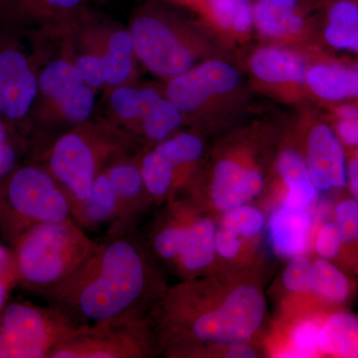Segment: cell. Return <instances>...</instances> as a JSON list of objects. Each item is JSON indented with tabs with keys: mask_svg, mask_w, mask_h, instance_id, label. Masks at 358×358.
<instances>
[{
	"mask_svg": "<svg viewBox=\"0 0 358 358\" xmlns=\"http://www.w3.org/2000/svg\"><path fill=\"white\" fill-rule=\"evenodd\" d=\"M166 292L154 257L134 231L96 241L81 267L44 296L78 327L148 317Z\"/></svg>",
	"mask_w": 358,
	"mask_h": 358,
	"instance_id": "6da1fadb",
	"label": "cell"
},
{
	"mask_svg": "<svg viewBox=\"0 0 358 358\" xmlns=\"http://www.w3.org/2000/svg\"><path fill=\"white\" fill-rule=\"evenodd\" d=\"M264 315L265 299L256 287L238 286L212 307L205 285L190 281L166 291L148 317L159 346L173 357H190L201 345L246 341Z\"/></svg>",
	"mask_w": 358,
	"mask_h": 358,
	"instance_id": "7a4b0ae2",
	"label": "cell"
},
{
	"mask_svg": "<svg viewBox=\"0 0 358 358\" xmlns=\"http://www.w3.org/2000/svg\"><path fill=\"white\" fill-rule=\"evenodd\" d=\"M129 136L102 117L58 134L42 164L61 186L73 212L88 197L99 174L122 155L138 152Z\"/></svg>",
	"mask_w": 358,
	"mask_h": 358,
	"instance_id": "3957f363",
	"label": "cell"
},
{
	"mask_svg": "<svg viewBox=\"0 0 358 358\" xmlns=\"http://www.w3.org/2000/svg\"><path fill=\"white\" fill-rule=\"evenodd\" d=\"M59 38L62 54L96 92L133 83L138 59L127 26L89 8Z\"/></svg>",
	"mask_w": 358,
	"mask_h": 358,
	"instance_id": "277c9868",
	"label": "cell"
},
{
	"mask_svg": "<svg viewBox=\"0 0 358 358\" xmlns=\"http://www.w3.org/2000/svg\"><path fill=\"white\" fill-rule=\"evenodd\" d=\"M95 245L73 218L35 224L16 238V275L44 296L74 274Z\"/></svg>",
	"mask_w": 358,
	"mask_h": 358,
	"instance_id": "5b68a950",
	"label": "cell"
},
{
	"mask_svg": "<svg viewBox=\"0 0 358 358\" xmlns=\"http://www.w3.org/2000/svg\"><path fill=\"white\" fill-rule=\"evenodd\" d=\"M157 346L150 317H124L75 327L50 358H145Z\"/></svg>",
	"mask_w": 358,
	"mask_h": 358,
	"instance_id": "8992f818",
	"label": "cell"
},
{
	"mask_svg": "<svg viewBox=\"0 0 358 358\" xmlns=\"http://www.w3.org/2000/svg\"><path fill=\"white\" fill-rule=\"evenodd\" d=\"M38 83L34 110L53 129L62 133L95 117L96 91L64 54L47 61L38 70Z\"/></svg>",
	"mask_w": 358,
	"mask_h": 358,
	"instance_id": "52a82bcc",
	"label": "cell"
},
{
	"mask_svg": "<svg viewBox=\"0 0 358 358\" xmlns=\"http://www.w3.org/2000/svg\"><path fill=\"white\" fill-rule=\"evenodd\" d=\"M74 329L51 306L10 303L0 312V358H50Z\"/></svg>",
	"mask_w": 358,
	"mask_h": 358,
	"instance_id": "ba28073f",
	"label": "cell"
},
{
	"mask_svg": "<svg viewBox=\"0 0 358 358\" xmlns=\"http://www.w3.org/2000/svg\"><path fill=\"white\" fill-rule=\"evenodd\" d=\"M127 27L136 59L152 74L171 79L194 66V52L152 4L134 9Z\"/></svg>",
	"mask_w": 358,
	"mask_h": 358,
	"instance_id": "9c48e42d",
	"label": "cell"
},
{
	"mask_svg": "<svg viewBox=\"0 0 358 358\" xmlns=\"http://www.w3.org/2000/svg\"><path fill=\"white\" fill-rule=\"evenodd\" d=\"M6 197L23 231L35 224L73 218L69 199L42 164L13 171L7 181Z\"/></svg>",
	"mask_w": 358,
	"mask_h": 358,
	"instance_id": "30bf717a",
	"label": "cell"
},
{
	"mask_svg": "<svg viewBox=\"0 0 358 358\" xmlns=\"http://www.w3.org/2000/svg\"><path fill=\"white\" fill-rule=\"evenodd\" d=\"M203 152V141L199 136L181 133L141 152V176L150 201L167 199L178 185L183 169L196 164Z\"/></svg>",
	"mask_w": 358,
	"mask_h": 358,
	"instance_id": "8fae6325",
	"label": "cell"
},
{
	"mask_svg": "<svg viewBox=\"0 0 358 358\" xmlns=\"http://www.w3.org/2000/svg\"><path fill=\"white\" fill-rule=\"evenodd\" d=\"M39 95L38 70L18 45L0 46V117L9 122L31 115Z\"/></svg>",
	"mask_w": 358,
	"mask_h": 358,
	"instance_id": "7c38bea8",
	"label": "cell"
},
{
	"mask_svg": "<svg viewBox=\"0 0 358 358\" xmlns=\"http://www.w3.org/2000/svg\"><path fill=\"white\" fill-rule=\"evenodd\" d=\"M239 78L238 71L227 63L206 61L171 78L167 85L166 96L178 106L183 115L193 114L214 96L232 91Z\"/></svg>",
	"mask_w": 358,
	"mask_h": 358,
	"instance_id": "4fadbf2b",
	"label": "cell"
},
{
	"mask_svg": "<svg viewBox=\"0 0 358 358\" xmlns=\"http://www.w3.org/2000/svg\"><path fill=\"white\" fill-rule=\"evenodd\" d=\"M90 0H0V16L8 24L60 36L89 9Z\"/></svg>",
	"mask_w": 358,
	"mask_h": 358,
	"instance_id": "5bb4252c",
	"label": "cell"
},
{
	"mask_svg": "<svg viewBox=\"0 0 358 358\" xmlns=\"http://www.w3.org/2000/svg\"><path fill=\"white\" fill-rule=\"evenodd\" d=\"M140 152L122 155L106 167L117 192L119 216L109 235L134 232L138 219L150 204L140 166Z\"/></svg>",
	"mask_w": 358,
	"mask_h": 358,
	"instance_id": "9a60e30c",
	"label": "cell"
},
{
	"mask_svg": "<svg viewBox=\"0 0 358 358\" xmlns=\"http://www.w3.org/2000/svg\"><path fill=\"white\" fill-rule=\"evenodd\" d=\"M307 166L317 192L346 185V160L343 143L329 124L313 127L308 138Z\"/></svg>",
	"mask_w": 358,
	"mask_h": 358,
	"instance_id": "2e32d148",
	"label": "cell"
},
{
	"mask_svg": "<svg viewBox=\"0 0 358 358\" xmlns=\"http://www.w3.org/2000/svg\"><path fill=\"white\" fill-rule=\"evenodd\" d=\"M262 174L233 160H221L213 171L210 185L212 205L225 212L245 205L262 192Z\"/></svg>",
	"mask_w": 358,
	"mask_h": 358,
	"instance_id": "e0dca14e",
	"label": "cell"
},
{
	"mask_svg": "<svg viewBox=\"0 0 358 358\" xmlns=\"http://www.w3.org/2000/svg\"><path fill=\"white\" fill-rule=\"evenodd\" d=\"M310 224V209L284 202L268 223L270 241L275 253L284 258L303 255L308 248Z\"/></svg>",
	"mask_w": 358,
	"mask_h": 358,
	"instance_id": "ac0fdd59",
	"label": "cell"
},
{
	"mask_svg": "<svg viewBox=\"0 0 358 358\" xmlns=\"http://www.w3.org/2000/svg\"><path fill=\"white\" fill-rule=\"evenodd\" d=\"M119 216L114 183L106 169L99 174L86 199L73 212L72 217L87 232L107 229L109 235Z\"/></svg>",
	"mask_w": 358,
	"mask_h": 358,
	"instance_id": "d6986e66",
	"label": "cell"
},
{
	"mask_svg": "<svg viewBox=\"0 0 358 358\" xmlns=\"http://www.w3.org/2000/svg\"><path fill=\"white\" fill-rule=\"evenodd\" d=\"M306 82L315 96L327 102L358 99V66L315 65L308 71Z\"/></svg>",
	"mask_w": 358,
	"mask_h": 358,
	"instance_id": "ffe728a7",
	"label": "cell"
},
{
	"mask_svg": "<svg viewBox=\"0 0 358 358\" xmlns=\"http://www.w3.org/2000/svg\"><path fill=\"white\" fill-rule=\"evenodd\" d=\"M216 227L210 219L193 215L187 245L176 263V270L192 279L208 268L215 260Z\"/></svg>",
	"mask_w": 358,
	"mask_h": 358,
	"instance_id": "44dd1931",
	"label": "cell"
},
{
	"mask_svg": "<svg viewBox=\"0 0 358 358\" xmlns=\"http://www.w3.org/2000/svg\"><path fill=\"white\" fill-rule=\"evenodd\" d=\"M256 77L268 83H288L306 81L307 68L300 58L289 52L275 48L257 51L250 61Z\"/></svg>",
	"mask_w": 358,
	"mask_h": 358,
	"instance_id": "7402d4cb",
	"label": "cell"
},
{
	"mask_svg": "<svg viewBox=\"0 0 358 358\" xmlns=\"http://www.w3.org/2000/svg\"><path fill=\"white\" fill-rule=\"evenodd\" d=\"M254 20L261 32L270 36L294 34L303 28L300 0H258Z\"/></svg>",
	"mask_w": 358,
	"mask_h": 358,
	"instance_id": "603a6c76",
	"label": "cell"
},
{
	"mask_svg": "<svg viewBox=\"0 0 358 358\" xmlns=\"http://www.w3.org/2000/svg\"><path fill=\"white\" fill-rule=\"evenodd\" d=\"M319 348L331 357L358 358V320L345 312L327 317L320 327Z\"/></svg>",
	"mask_w": 358,
	"mask_h": 358,
	"instance_id": "cb8c5ba5",
	"label": "cell"
},
{
	"mask_svg": "<svg viewBox=\"0 0 358 358\" xmlns=\"http://www.w3.org/2000/svg\"><path fill=\"white\" fill-rule=\"evenodd\" d=\"M278 169L288 186L284 202L310 210L317 200V189L313 185L307 164L296 152L286 150L280 155Z\"/></svg>",
	"mask_w": 358,
	"mask_h": 358,
	"instance_id": "d4e9b609",
	"label": "cell"
},
{
	"mask_svg": "<svg viewBox=\"0 0 358 358\" xmlns=\"http://www.w3.org/2000/svg\"><path fill=\"white\" fill-rule=\"evenodd\" d=\"M324 38L341 50H355L358 44V2L336 0L327 9Z\"/></svg>",
	"mask_w": 358,
	"mask_h": 358,
	"instance_id": "484cf974",
	"label": "cell"
},
{
	"mask_svg": "<svg viewBox=\"0 0 358 358\" xmlns=\"http://www.w3.org/2000/svg\"><path fill=\"white\" fill-rule=\"evenodd\" d=\"M313 292L331 303H343L350 293V285L345 274L327 259L313 263Z\"/></svg>",
	"mask_w": 358,
	"mask_h": 358,
	"instance_id": "4316f807",
	"label": "cell"
},
{
	"mask_svg": "<svg viewBox=\"0 0 358 358\" xmlns=\"http://www.w3.org/2000/svg\"><path fill=\"white\" fill-rule=\"evenodd\" d=\"M214 20L225 29L246 32L254 21V7L250 0H205Z\"/></svg>",
	"mask_w": 358,
	"mask_h": 358,
	"instance_id": "83f0119b",
	"label": "cell"
},
{
	"mask_svg": "<svg viewBox=\"0 0 358 358\" xmlns=\"http://www.w3.org/2000/svg\"><path fill=\"white\" fill-rule=\"evenodd\" d=\"M220 227L238 237H253L262 231L264 217L255 207L241 205L224 212Z\"/></svg>",
	"mask_w": 358,
	"mask_h": 358,
	"instance_id": "f1b7e54d",
	"label": "cell"
},
{
	"mask_svg": "<svg viewBox=\"0 0 358 358\" xmlns=\"http://www.w3.org/2000/svg\"><path fill=\"white\" fill-rule=\"evenodd\" d=\"M313 263L303 255L293 257L282 273L285 288L293 293L313 292Z\"/></svg>",
	"mask_w": 358,
	"mask_h": 358,
	"instance_id": "f546056e",
	"label": "cell"
},
{
	"mask_svg": "<svg viewBox=\"0 0 358 358\" xmlns=\"http://www.w3.org/2000/svg\"><path fill=\"white\" fill-rule=\"evenodd\" d=\"M320 324L315 320H306L294 327L292 334L294 355L310 357L320 352L319 336Z\"/></svg>",
	"mask_w": 358,
	"mask_h": 358,
	"instance_id": "4dcf8cb0",
	"label": "cell"
},
{
	"mask_svg": "<svg viewBox=\"0 0 358 358\" xmlns=\"http://www.w3.org/2000/svg\"><path fill=\"white\" fill-rule=\"evenodd\" d=\"M336 223L338 224L343 242H358L357 200H343L336 206Z\"/></svg>",
	"mask_w": 358,
	"mask_h": 358,
	"instance_id": "1f68e13d",
	"label": "cell"
},
{
	"mask_svg": "<svg viewBox=\"0 0 358 358\" xmlns=\"http://www.w3.org/2000/svg\"><path fill=\"white\" fill-rule=\"evenodd\" d=\"M343 243L345 242L336 221L327 222L319 231L315 240V251L320 258L331 260L338 256Z\"/></svg>",
	"mask_w": 358,
	"mask_h": 358,
	"instance_id": "d6a6232c",
	"label": "cell"
},
{
	"mask_svg": "<svg viewBox=\"0 0 358 358\" xmlns=\"http://www.w3.org/2000/svg\"><path fill=\"white\" fill-rule=\"evenodd\" d=\"M215 244L218 255L227 260L234 259L242 247L241 240L237 235L221 227L216 229Z\"/></svg>",
	"mask_w": 358,
	"mask_h": 358,
	"instance_id": "836d02e7",
	"label": "cell"
},
{
	"mask_svg": "<svg viewBox=\"0 0 358 358\" xmlns=\"http://www.w3.org/2000/svg\"><path fill=\"white\" fill-rule=\"evenodd\" d=\"M336 133L341 143L348 147H358V119H338Z\"/></svg>",
	"mask_w": 358,
	"mask_h": 358,
	"instance_id": "e575fe53",
	"label": "cell"
},
{
	"mask_svg": "<svg viewBox=\"0 0 358 358\" xmlns=\"http://www.w3.org/2000/svg\"><path fill=\"white\" fill-rule=\"evenodd\" d=\"M16 159L17 155L13 145L8 141L0 143V178H6L13 173Z\"/></svg>",
	"mask_w": 358,
	"mask_h": 358,
	"instance_id": "d590c367",
	"label": "cell"
},
{
	"mask_svg": "<svg viewBox=\"0 0 358 358\" xmlns=\"http://www.w3.org/2000/svg\"><path fill=\"white\" fill-rule=\"evenodd\" d=\"M346 183H348L353 199L358 201V160L355 157L346 166Z\"/></svg>",
	"mask_w": 358,
	"mask_h": 358,
	"instance_id": "8d00e7d4",
	"label": "cell"
},
{
	"mask_svg": "<svg viewBox=\"0 0 358 358\" xmlns=\"http://www.w3.org/2000/svg\"><path fill=\"white\" fill-rule=\"evenodd\" d=\"M226 357L231 358H254L256 357V352H254L253 348H250L243 343H235L231 345L228 348L227 352L225 353Z\"/></svg>",
	"mask_w": 358,
	"mask_h": 358,
	"instance_id": "74e56055",
	"label": "cell"
},
{
	"mask_svg": "<svg viewBox=\"0 0 358 358\" xmlns=\"http://www.w3.org/2000/svg\"><path fill=\"white\" fill-rule=\"evenodd\" d=\"M338 119L355 120L358 119V106L355 103H343L336 109Z\"/></svg>",
	"mask_w": 358,
	"mask_h": 358,
	"instance_id": "f35d334b",
	"label": "cell"
},
{
	"mask_svg": "<svg viewBox=\"0 0 358 358\" xmlns=\"http://www.w3.org/2000/svg\"><path fill=\"white\" fill-rule=\"evenodd\" d=\"M9 282H10V280L7 279L6 275H0V312L3 310L4 305H6Z\"/></svg>",
	"mask_w": 358,
	"mask_h": 358,
	"instance_id": "ab89813d",
	"label": "cell"
},
{
	"mask_svg": "<svg viewBox=\"0 0 358 358\" xmlns=\"http://www.w3.org/2000/svg\"><path fill=\"white\" fill-rule=\"evenodd\" d=\"M7 129L6 124L0 119V143L7 141Z\"/></svg>",
	"mask_w": 358,
	"mask_h": 358,
	"instance_id": "60d3db41",
	"label": "cell"
},
{
	"mask_svg": "<svg viewBox=\"0 0 358 358\" xmlns=\"http://www.w3.org/2000/svg\"><path fill=\"white\" fill-rule=\"evenodd\" d=\"M7 259H8V254H7L6 250L0 245V266L3 265Z\"/></svg>",
	"mask_w": 358,
	"mask_h": 358,
	"instance_id": "b9f144b4",
	"label": "cell"
},
{
	"mask_svg": "<svg viewBox=\"0 0 358 358\" xmlns=\"http://www.w3.org/2000/svg\"><path fill=\"white\" fill-rule=\"evenodd\" d=\"M355 157L358 160V148L355 150Z\"/></svg>",
	"mask_w": 358,
	"mask_h": 358,
	"instance_id": "7bdbcfd3",
	"label": "cell"
},
{
	"mask_svg": "<svg viewBox=\"0 0 358 358\" xmlns=\"http://www.w3.org/2000/svg\"><path fill=\"white\" fill-rule=\"evenodd\" d=\"M355 51H357V54H358V44H357V48H355Z\"/></svg>",
	"mask_w": 358,
	"mask_h": 358,
	"instance_id": "ee69618b",
	"label": "cell"
}]
</instances>
